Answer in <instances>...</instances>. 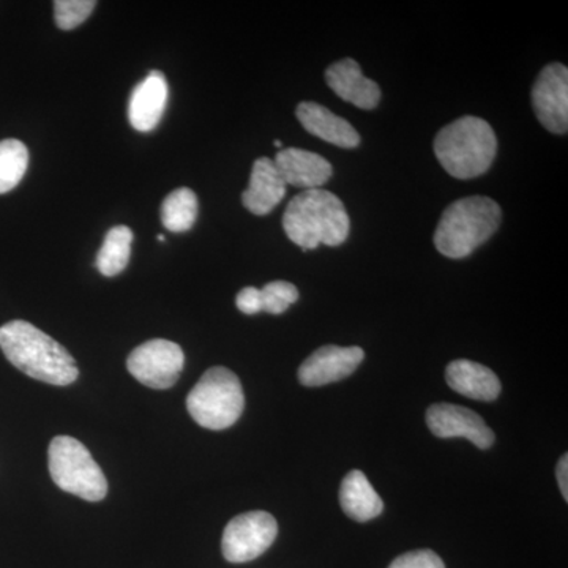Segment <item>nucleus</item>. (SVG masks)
Returning a JSON list of instances; mask_svg holds the SVG:
<instances>
[{
	"instance_id": "obj_12",
	"label": "nucleus",
	"mask_w": 568,
	"mask_h": 568,
	"mask_svg": "<svg viewBox=\"0 0 568 568\" xmlns=\"http://www.w3.org/2000/svg\"><path fill=\"white\" fill-rule=\"evenodd\" d=\"M276 170L286 185L295 189H323L324 183L334 174V168L315 152L304 149H282L274 159Z\"/></svg>"
},
{
	"instance_id": "obj_5",
	"label": "nucleus",
	"mask_w": 568,
	"mask_h": 568,
	"mask_svg": "<svg viewBox=\"0 0 568 568\" xmlns=\"http://www.w3.org/2000/svg\"><path fill=\"white\" fill-rule=\"evenodd\" d=\"M245 407L241 379L224 366H213L186 396V409L197 425L220 432L241 418Z\"/></svg>"
},
{
	"instance_id": "obj_8",
	"label": "nucleus",
	"mask_w": 568,
	"mask_h": 568,
	"mask_svg": "<svg viewBox=\"0 0 568 568\" xmlns=\"http://www.w3.org/2000/svg\"><path fill=\"white\" fill-rule=\"evenodd\" d=\"M185 365V355L178 343L156 338L142 343L126 361V368L134 379L145 387L166 390L178 383Z\"/></svg>"
},
{
	"instance_id": "obj_3",
	"label": "nucleus",
	"mask_w": 568,
	"mask_h": 568,
	"mask_svg": "<svg viewBox=\"0 0 568 568\" xmlns=\"http://www.w3.org/2000/svg\"><path fill=\"white\" fill-rule=\"evenodd\" d=\"M496 152L495 130L487 121L474 115L459 118L436 134V159L452 178L462 181L487 173Z\"/></svg>"
},
{
	"instance_id": "obj_17",
	"label": "nucleus",
	"mask_w": 568,
	"mask_h": 568,
	"mask_svg": "<svg viewBox=\"0 0 568 568\" xmlns=\"http://www.w3.org/2000/svg\"><path fill=\"white\" fill-rule=\"evenodd\" d=\"M446 381L452 390L477 402H495L503 390L493 369L466 358L447 366Z\"/></svg>"
},
{
	"instance_id": "obj_16",
	"label": "nucleus",
	"mask_w": 568,
	"mask_h": 568,
	"mask_svg": "<svg viewBox=\"0 0 568 568\" xmlns=\"http://www.w3.org/2000/svg\"><path fill=\"white\" fill-rule=\"evenodd\" d=\"M286 186L274 159L261 156L253 164L252 178L248 189L242 194V203L254 215H267L286 196Z\"/></svg>"
},
{
	"instance_id": "obj_10",
	"label": "nucleus",
	"mask_w": 568,
	"mask_h": 568,
	"mask_svg": "<svg viewBox=\"0 0 568 568\" xmlns=\"http://www.w3.org/2000/svg\"><path fill=\"white\" fill-rule=\"evenodd\" d=\"M426 424L433 435L440 439L465 437L474 446L487 450L495 444V433L484 418L465 406L439 403L426 410Z\"/></svg>"
},
{
	"instance_id": "obj_7",
	"label": "nucleus",
	"mask_w": 568,
	"mask_h": 568,
	"mask_svg": "<svg viewBox=\"0 0 568 568\" xmlns=\"http://www.w3.org/2000/svg\"><path fill=\"white\" fill-rule=\"evenodd\" d=\"M278 525L263 510L246 511L231 519L224 528L222 551L227 562L244 564L260 558L274 545Z\"/></svg>"
},
{
	"instance_id": "obj_26",
	"label": "nucleus",
	"mask_w": 568,
	"mask_h": 568,
	"mask_svg": "<svg viewBox=\"0 0 568 568\" xmlns=\"http://www.w3.org/2000/svg\"><path fill=\"white\" fill-rule=\"evenodd\" d=\"M568 455H564L562 458L559 459L558 465V484L560 488V493H562L564 499H568Z\"/></svg>"
},
{
	"instance_id": "obj_9",
	"label": "nucleus",
	"mask_w": 568,
	"mask_h": 568,
	"mask_svg": "<svg viewBox=\"0 0 568 568\" xmlns=\"http://www.w3.org/2000/svg\"><path fill=\"white\" fill-rule=\"evenodd\" d=\"M532 104L538 121L556 134L568 130V70L562 63H551L538 74L532 88Z\"/></svg>"
},
{
	"instance_id": "obj_13",
	"label": "nucleus",
	"mask_w": 568,
	"mask_h": 568,
	"mask_svg": "<svg viewBox=\"0 0 568 568\" xmlns=\"http://www.w3.org/2000/svg\"><path fill=\"white\" fill-rule=\"evenodd\" d=\"M166 78L162 71L153 70L133 89L129 103V119L134 130L149 133L159 126L168 103Z\"/></svg>"
},
{
	"instance_id": "obj_14",
	"label": "nucleus",
	"mask_w": 568,
	"mask_h": 568,
	"mask_svg": "<svg viewBox=\"0 0 568 568\" xmlns=\"http://www.w3.org/2000/svg\"><path fill=\"white\" fill-rule=\"evenodd\" d=\"M325 81L339 99L361 110H375L381 102L379 85L362 73L361 65L354 59H343L328 67Z\"/></svg>"
},
{
	"instance_id": "obj_2",
	"label": "nucleus",
	"mask_w": 568,
	"mask_h": 568,
	"mask_svg": "<svg viewBox=\"0 0 568 568\" xmlns=\"http://www.w3.org/2000/svg\"><path fill=\"white\" fill-rule=\"evenodd\" d=\"M283 230L291 242L306 252L320 245H342L349 235L351 222L345 204L334 193L305 190L287 204Z\"/></svg>"
},
{
	"instance_id": "obj_15",
	"label": "nucleus",
	"mask_w": 568,
	"mask_h": 568,
	"mask_svg": "<svg viewBox=\"0 0 568 568\" xmlns=\"http://www.w3.org/2000/svg\"><path fill=\"white\" fill-rule=\"evenodd\" d=\"M295 114L306 132L328 142V144L343 149H354L361 144V134L357 133V130L323 104L301 103L295 110Z\"/></svg>"
},
{
	"instance_id": "obj_18",
	"label": "nucleus",
	"mask_w": 568,
	"mask_h": 568,
	"mask_svg": "<svg viewBox=\"0 0 568 568\" xmlns=\"http://www.w3.org/2000/svg\"><path fill=\"white\" fill-rule=\"evenodd\" d=\"M339 504L347 517L366 523L383 514L384 503L362 470H351L339 488Z\"/></svg>"
},
{
	"instance_id": "obj_25",
	"label": "nucleus",
	"mask_w": 568,
	"mask_h": 568,
	"mask_svg": "<svg viewBox=\"0 0 568 568\" xmlns=\"http://www.w3.org/2000/svg\"><path fill=\"white\" fill-rule=\"evenodd\" d=\"M235 305L244 315H257L263 312V302H261V290L257 287H244L235 297Z\"/></svg>"
},
{
	"instance_id": "obj_22",
	"label": "nucleus",
	"mask_w": 568,
	"mask_h": 568,
	"mask_svg": "<svg viewBox=\"0 0 568 568\" xmlns=\"http://www.w3.org/2000/svg\"><path fill=\"white\" fill-rule=\"evenodd\" d=\"M95 7V0H55V24L62 31H73L91 17Z\"/></svg>"
},
{
	"instance_id": "obj_28",
	"label": "nucleus",
	"mask_w": 568,
	"mask_h": 568,
	"mask_svg": "<svg viewBox=\"0 0 568 568\" xmlns=\"http://www.w3.org/2000/svg\"><path fill=\"white\" fill-rule=\"evenodd\" d=\"M159 241L164 242V235H159Z\"/></svg>"
},
{
	"instance_id": "obj_4",
	"label": "nucleus",
	"mask_w": 568,
	"mask_h": 568,
	"mask_svg": "<svg viewBox=\"0 0 568 568\" xmlns=\"http://www.w3.org/2000/svg\"><path fill=\"white\" fill-rule=\"evenodd\" d=\"M503 212L495 200L467 196L448 205L435 231L437 252L450 260H462L496 233Z\"/></svg>"
},
{
	"instance_id": "obj_24",
	"label": "nucleus",
	"mask_w": 568,
	"mask_h": 568,
	"mask_svg": "<svg viewBox=\"0 0 568 568\" xmlns=\"http://www.w3.org/2000/svg\"><path fill=\"white\" fill-rule=\"evenodd\" d=\"M388 568H446V564L432 549H417L399 556Z\"/></svg>"
},
{
	"instance_id": "obj_6",
	"label": "nucleus",
	"mask_w": 568,
	"mask_h": 568,
	"mask_svg": "<svg viewBox=\"0 0 568 568\" xmlns=\"http://www.w3.org/2000/svg\"><path fill=\"white\" fill-rule=\"evenodd\" d=\"M52 481L62 491L100 503L108 495V480L91 452L71 436H55L48 450Z\"/></svg>"
},
{
	"instance_id": "obj_11",
	"label": "nucleus",
	"mask_w": 568,
	"mask_h": 568,
	"mask_svg": "<svg viewBox=\"0 0 568 568\" xmlns=\"http://www.w3.org/2000/svg\"><path fill=\"white\" fill-rule=\"evenodd\" d=\"M364 358V349L358 346L320 347L298 368V381L305 387H321L338 383V381L353 375Z\"/></svg>"
},
{
	"instance_id": "obj_21",
	"label": "nucleus",
	"mask_w": 568,
	"mask_h": 568,
	"mask_svg": "<svg viewBox=\"0 0 568 568\" xmlns=\"http://www.w3.org/2000/svg\"><path fill=\"white\" fill-rule=\"evenodd\" d=\"M29 166V151L21 141H0V194L17 189Z\"/></svg>"
},
{
	"instance_id": "obj_19",
	"label": "nucleus",
	"mask_w": 568,
	"mask_h": 568,
	"mask_svg": "<svg viewBox=\"0 0 568 568\" xmlns=\"http://www.w3.org/2000/svg\"><path fill=\"white\" fill-rule=\"evenodd\" d=\"M133 231L129 226H114L108 231L103 246L97 254L95 265L100 274L115 276L125 271L132 256Z\"/></svg>"
},
{
	"instance_id": "obj_23",
	"label": "nucleus",
	"mask_w": 568,
	"mask_h": 568,
	"mask_svg": "<svg viewBox=\"0 0 568 568\" xmlns=\"http://www.w3.org/2000/svg\"><path fill=\"white\" fill-rule=\"evenodd\" d=\"M298 301V291L290 282H272L261 290L263 312L271 315H282L291 305Z\"/></svg>"
},
{
	"instance_id": "obj_27",
	"label": "nucleus",
	"mask_w": 568,
	"mask_h": 568,
	"mask_svg": "<svg viewBox=\"0 0 568 568\" xmlns=\"http://www.w3.org/2000/svg\"><path fill=\"white\" fill-rule=\"evenodd\" d=\"M275 148H283L282 141H275Z\"/></svg>"
},
{
	"instance_id": "obj_1",
	"label": "nucleus",
	"mask_w": 568,
	"mask_h": 568,
	"mask_svg": "<svg viewBox=\"0 0 568 568\" xmlns=\"http://www.w3.org/2000/svg\"><path fill=\"white\" fill-rule=\"evenodd\" d=\"M0 349L11 365L41 383L70 386L80 376L73 355L26 321H10L0 327Z\"/></svg>"
},
{
	"instance_id": "obj_20",
	"label": "nucleus",
	"mask_w": 568,
	"mask_h": 568,
	"mask_svg": "<svg viewBox=\"0 0 568 568\" xmlns=\"http://www.w3.org/2000/svg\"><path fill=\"white\" fill-rule=\"evenodd\" d=\"M197 219V197L193 190L182 186L164 197L162 222L170 233H186Z\"/></svg>"
}]
</instances>
